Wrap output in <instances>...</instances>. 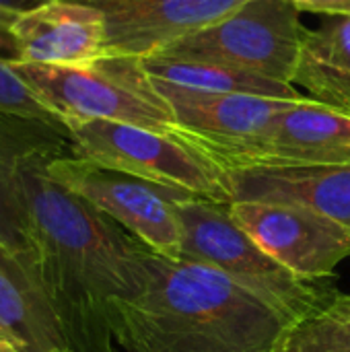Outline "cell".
Masks as SVG:
<instances>
[{"label":"cell","instance_id":"11","mask_svg":"<svg viewBox=\"0 0 350 352\" xmlns=\"http://www.w3.org/2000/svg\"><path fill=\"white\" fill-rule=\"evenodd\" d=\"M252 0H93L105 16L107 56L144 58L204 31Z\"/></svg>","mask_w":350,"mask_h":352},{"label":"cell","instance_id":"8","mask_svg":"<svg viewBox=\"0 0 350 352\" xmlns=\"http://www.w3.org/2000/svg\"><path fill=\"white\" fill-rule=\"evenodd\" d=\"M229 212L266 254L299 278H330L350 258L349 227L311 208L274 202H231Z\"/></svg>","mask_w":350,"mask_h":352},{"label":"cell","instance_id":"6","mask_svg":"<svg viewBox=\"0 0 350 352\" xmlns=\"http://www.w3.org/2000/svg\"><path fill=\"white\" fill-rule=\"evenodd\" d=\"M305 31L291 2L252 0L217 25L177 39L155 56L219 64L293 85Z\"/></svg>","mask_w":350,"mask_h":352},{"label":"cell","instance_id":"9","mask_svg":"<svg viewBox=\"0 0 350 352\" xmlns=\"http://www.w3.org/2000/svg\"><path fill=\"white\" fill-rule=\"evenodd\" d=\"M175 116V134L210 159L243 148L268 130L278 113L297 101L243 95L200 93L149 78Z\"/></svg>","mask_w":350,"mask_h":352},{"label":"cell","instance_id":"3","mask_svg":"<svg viewBox=\"0 0 350 352\" xmlns=\"http://www.w3.org/2000/svg\"><path fill=\"white\" fill-rule=\"evenodd\" d=\"M177 212L184 229L182 258L221 270L295 326L338 293L320 280L299 278L266 254L233 221L229 204L188 196L177 202Z\"/></svg>","mask_w":350,"mask_h":352},{"label":"cell","instance_id":"2","mask_svg":"<svg viewBox=\"0 0 350 352\" xmlns=\"http://www.w3.org/2000/svg\"><path fill=\"white\" fill-rule=\"evenodd\" d=\"M293 328L221 270L155 252L144 289L111 311L116 352H281Z\"/></svg>","mask_w":350,"mask_h":352},{"label":"cell","instance_id":"26","mask_svg":"<svg viewBox=\"0 0 350 352\" xmlns=\"http://www.w3.org/2000/svg\"><path fill=\"white\" fill-rule=\"evenodd\" d=\"M0 338H2V334H0ZM2 340H4V338H2Z\"/></svg>","mask_w":350,"mask_h":352},{"label":"cell","instance_id":"12","mask_svg":"<svg viewBox=\"0 0 350 352\" xmlns=\"http://www.w3.org/2000/svg\"><path fill=\"white\" fill-rule=\"evenodd\" d=\"M33 157H76L74 140L60 118L0 111V245L31 254L21 165Z\"/></svg>","mask_w":350,"mask_h":352},{"label":"cell","instance_id":"16","mask_svg":"<svg viewBox=\"0 0 350 352\" xmlns=\"http://www.w3.org/2000/svg\"><path fill=\"white\" fill-rule=\"evenodd\" d=\"M293 85L350 116V16H322L316 29L305 31Z\"/></svg>","mask_w":350,"mask_h":352},{"label":"cell","instance_id":"4","mask_svg":"<svg viewBox=\"0 0 350 352\" xmlns=\"http://www.w3.org/2000/svg\"><path fill=\"white\" fill-rule=\"evenodd\" d=\"M8 66L64 124L107 120L175 134V116L153 89L138 58L103 56L83 66Z\"/></svg>","mask_w":350,"mask_h":352},{"label":"cell","instance_id":"15","mask_svg":"<svg viewBox=\"0 0 350 352\" xmlns=\"http://www.w3.org/2000/svg\"><path fill=\"white\" fill-rule=\"evenodd\" d=\"M0 334L23 352L66 349L33 254L4 245H0Z\"/></svg>","mask_w":350,"mask_h":352},{"label":"cell","instance_id":"14","mask_svg":"<svg viewBox=\"0 0 350 352\" xmlns=\"http://www.w3.org/2000/svg\"><path fill=\"white\" fill-rule=\"evenodd\" d=\"M12 33L25 64L83 66L107 56L105 16L80 0H50L21 14Z\"/></svg>","mask_w":350,"mask_h":352},{"label":"cell","instance_id":"5","mask_svg":"<svg viewBox=\"0 0 350 352\" xmlns=\"http://www.w3.org/2000/svg\"><path fill=\"white\" fill-rule=\"evenodd\" d=\"M66 126L80 159L175 192L231 204L225 171L177 134L107 120L68 122Z\"/></svg>","mask_w":350,"mask_h":352},{"label":"cell","instance_id":"17","mask_svg":"<svg viewBox=\"0 0 350 352\" xmlns=\"http://www.w3.org/2000/svg\"><path fill=\"white\" fill-rule=\"evenodd\" d=\"M142 70L149 78H157L182 89L200 91V93H243V95H260L289 101H307L309 97L299 93L289 82L270 80L258 74L233 70L219 64L208 62H192V60H175L163 56H144L138 58ZM314 101V99H311Z\"/></svg>","mask_w":350,"mask_h":352},{"label":"cell","instance_id":"23","mask_svg":"<svg viewBox=\"0 0 350 352\" xmlns=\"http://www.w3.org/2000/svg\"><path fill=\"white\" fill-rule=\"evenodd\" d=\"M0 352H23L21 349H17L12 342H8V340H2L0 338Z\"/></svg>","mask_w":350,"mask_h":352},{"label":"cell","instance_id":"21","mask_svg":"<svg viewBox=\"0 0 350 352\" xmlns=\"http://www.w3.org/2000/svg\"><path fill=\"white\" fill-rule=\"evenodd\" d=\"M0 62L2 64L21 62V50L12 33V25L2 19H0Z\"/></svg>","mask_w":350,"mask_h":352},{"label":"cell","instance_id":"20","mask_svg":"<svg viewBox=\"0 0 350 352\" xmlns=\"http://www.w3.org/2000/svg\"><path fill=\"white\" fill-rule=\"evenodd\" d=\"M299 12H318L322 16H350V0H287Z\"/></svg>","mask_w":350,"mask_h":352},{"label":"cell","instance_id":"24","mask_svg":"<svg viewBox=\"0 0 350 352\" xmlns=\"http://www.w3.org/2000/svg\"><path fill=\"white\" fill-rule=\"evenodd\" d=\"M56 352H70L68 349H64V351H56Z\"/></svg>","mask_w":350,"mask_h":352},{"label":"cell","instance_id":"22","mask_svg":"<svg viewBox=\"0 0 350 352\" xmlns=\"http://www.w3.org/2000/svg\"><path fill=\"white\" fill-rule=\"evenodd\" d=\"M45 2L50 0H0V19L12 25L21 14L43 6Z\"/></svg>","mask_w":350,"mask_h":352},{"label":"cell","instance_id":"13","mask_svg":"<svg viewBox=\"0 0 350 352\" xmlns=\"http://www.w3.org/2000/svg\"><path fill=\"white\" fill-rule=\"evenodd\" d=\"M231 202L295 204L350 229V161L223 169Z\"/></svg>","mask_w":350,"mask_h":352},{"label":"cell","instance_id":"18","mask_svg":"<svg viewBox=\"0 0 350 352\" xmlns=\"http://www.w3.org/2000/svg\"><path fill=\"white\" fill-rule=\"evenodd\" d=\"M281 352H350V295L336 293L297 324Z\"/></svg>","mask_w":350,"mask_h":352},{"label":"cell","instance_id":"19","mask_svg":"<svg viewBox=\"0 0 350 352\" xmlns=\"http://www.w3.org/2000/svg\"><path fill=\"white\" fill-rule=\"evenodd\" d=\"M0 111L56 118L37 101V97L23 85V80L10 70V66L2 62H0Z\"/></svg>","mask_w":350,"mask_h":352},{"label":"cell","instance_id":"1","mask_svg":"<svg viewBox=\"0 0 350 352\" xmlns=\"http://www.w3.org/2000/svg\"><path fill=\"white\" fill-rule=\"evenodd\" d=\"M33 157L21 165L31 254L70 352H116L111 311L149 280L151 250Z\"/></svg>","mask_w":350,"mask_h":352},{"label":"cell","instance_id":"7","mask_svg":"<svg viewBox=\"0 0 350 352\" xmlns=\"http://www.w3.org/2000/svg\"><path fill=\"white\" fill-rule=\"evenodd\" d=\"M47 173L122 225L151 252L171 260L182 258L184 229L177 202L192 194L175 192L80 157L54 159L47 165Z\"/></svg>","mask_w":350,"mask_h":352},{"label":"cell","instance_id":"25","mask_svg":"<svg viewBox=\"0 0 350 352\" xmlns=\"http://www.w3.org/2000/svg\"><path fill=\"white\" fill-rule=\"evenodd\" d=\"M80 2H93V0H80Z\"/></svg>","mask_w":350,"mask_h":352},{"label":"cell","instance_id":"10","mask_svg":"<svg viewBox=\"0 0 350 352\" xmlns=\"http://www.w3.org/2000/svg\"><path fill=\"white\" fill-rule=\"evenodd\" d=\"M212 161L221 169L350 161V116L311 99L297 101L256 140Z\"/></svg>","mask_w":350,"mask_h":352}]
</instances>
